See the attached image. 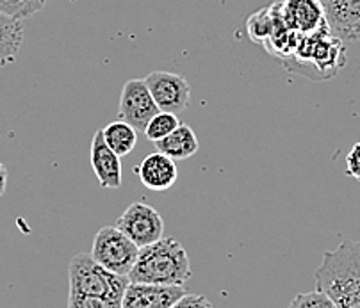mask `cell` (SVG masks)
I'll use <instances>...</instances> for the list:
<instances>
[{
    "mask_svg": "<svg viewBox=\"0 0 360 308\" xmlns=\"http://www.w3.org/2000/svg\"><path fill=\"white\" fill-rule=\"evenodd\" d=\"M116 226L131 237L139 248L159 240L165 232V221L153 207L143 202H134L116 219Z\"/></svg>",
    "mask_w": 360,
    "mask_h": 308,
    "instance_id": "obj_7",
    "label": "cell"
},
{
    "mask_svg": "<svg viewBox=\"0 0 360 308\" xmlns=\"http://www.w3.org/2000/svg\"><path fill=\"white\" fill-rule=\"evenodd\" d=\"M102 134H104L109 148L118 153L120 157L129 155L138 143V130L123 120H116V122L105 125L102 129Z\"/></svg>",
    "mask_w": 360,
    "mask_h": 308,
    "instance_id": "obj_16",
    "label": "cell"
},
{
    "mask_svg": "<svg viewBox=\"0 0 360 308\" xmlns=\"http://www.w3.org/2000/svg\"><path fill=\"white\" fill-rule=\"evenodd\" d=\"M292 308H335V304L332 303L328 296L325 293H321L319 289L312 290V293H300L296 294L295 300L291 301Z\"/></svg>",
    "mask_w": 360,
    "mask_h": 308,
    "instance_id": "obj_20",
    "label": "cell"
},
{
    "mask_svg": "<svg viewBox=\"0 0 360 308\" xmlns=\"http://www.w3.org/2000/svg\"><path fill=\"white\" fill-rule=\"evenodd\" d=\"M184 285L129 282L123 296V308H169L184 296Z\"/></svg>",
    "mask_w": 360,
    "mask_h": 308,
    "instance_id": "obj_10",
    "label": "cell"
},
{
    "mask_svg": "<svg viewBox=\"0 0 360 308\" xmlns=\"http://www.w3.org/2000/svg\"><path fill=\"white\" fill-rule=\"evenodd\" d=\"M6 186H8V169L0 162V196L6 193Z\"/></svg>",
    "mask_w": 360,
    "mask_h": 308,
    "instance_id": "obj_23",
    "label": "cell"
},
{
    "mask_svg": "<svg viewBox=\"0 0 360 308\" xmlns=\"http://www.w3.org/2000/svg\"><path fill=\"white\" fill-rule=\"evenodd\" d=\"M316 289L335 308H360V240H345L338 250L325 251L316 271Z\"/></svg>",
    "mask_w": 360,
    "mask_h": 308,
    "instance_id": "obj_2",
    "label": "cell"
},
{
    "mask_svg": "<svg viewBox=\"0 0 360 308\" xmlns=\"http://www.w3.org/2000/svg\"><path fill=\"white\" fill-rule=\"evenodd\" d=\"M276 15L298 34H314L328 29L321 0H275Z\"/></svg>",
    "mask_w": 360,
    "mask_h": 308,
    "instance_id": "obj_8",
    "label": "cell"
},
{
    "mask_svg": "<svg viewBox=\"0 0 360 308\" xmlns=\"http://www.w3.org/2000/svg\"><path fill=\"white\" fill-rule=\"evenodd\" d=\"M191 276V262L188 251L175 237H161L159 240L139 248L134 267L129 273L131 282L184 285Z\"/></svg>",
    "mask_w": 360,
    "mask_h": 308,
    "instance_id": "obj_3",
    "label": "cell"
},
{
    "mask_svg": "<svg viewBox=\"0 0 360 308\" xmlns=\"http://www.w3.org/2000/svg\"><path fill=\"white\" fill-rule=\"evenodd\" d=\"M91 167L104 189H120L122 187V160L116 152L105 143L102 129L96 130L91 139Z\"/></svg>",
    "mask_w": 360,
    "mask_h": 308,
    "instance_id": "obj_13",
    "label": "cell"
},
{
    "mask_svg": "<svg viewBox=\"0 0 360 308\" xmlns=\"http://www.w3.org/2000/svg\"><path fill=\"white\" fill-rule=\"evenodd\" d=\"M139 255V246L118 226H104L93 239L91 257L105 269L129 276Z\"/></svg>",
    "mask_w": 360,
    "mask_h": 308,
    "instance_id": "obj_5",
    "label": "cell"
},
{
    "mask_svg": "<svg viewBox=\"0 0 360 308\" xmlns=\"http://www.w3.org/2000/svg\"><path fill=\"white\" fill-rule=\"evenodd\" d=\"M158 113L159 107L145 79H131L123 84L122 95H120L118 120L132 125L138 132H145V127Z\"/></svg>",
    "mask_w": 360,
    "mask_h": 308,
    "instance_id": "obj_6",
    "label": "cell"
},
{
    "mask_svg": "<svg viewBox=\"0 0 360 308\" xmlns=\"http://www.w3.org/2000/svg\"><path fill=\"white\" fill-rule=\"evenodd\" d=\"M68 282L70 308H120L131 280L105 269L91 253H79L70 260Z\"/></svg>",
    "mask_w": 360,
    "mask_h": 308,
    "instance_id": "obj_1",
    "label": "cell"
},
{
    "mask_svg": "<svg viewBox=\"0 0 360 308\" xmlns=\"http://www.w3.org/2000/svg\"><path fill=\"white\" fill-rule=\"evenodd\" d=\"M346 175L360 182V139L349 148L346 155Z\"/></svg>",
    "mask_w": 360,
    "mask_h": 308,
    "instance_id": "obj_21",
    "label": "cell"
},
{
    "mask_svg": "<svg viewBox=\"0 0 360 308\" xmlns=\"http://www.w3.org/2000/svg\"><path fill=\"white\" fill-rule=\"evenodd\" d=\"M332 34L342 41H360V0H321Z\"/></svg>",
    "mask_w": 360,
    "mask_h": 308,
    "instance_id": "obj_11",
    "label": "cell"
},
{
    "mask_svg": "<svg viewBox=\"0 0 360 308\" xmlns=\"http://www.w3.org/2000/svg\"><path fill=\"white\" fill-rule=\"evenodd\" d=\"M23 43V20L0 11V70L13 65Z\"/></svg>",
    "mask_w": 360,
    "mask_h": 308,
    "instance_id": "obj_15",
    "label": "cell"
},
{
    "mask_svg": "<svg viewBox=\"0 0 360 308\" xmlns=\"http://www.w3.org/2000/svg\"><path fill=\"white\" fill-rule=\"evenodd\" d=\"M246 27H248L250 38L264 45L269 36L273 34V31H275V13H273L271 6L262 8L261 11H257L255 15L250 16Z\"/></svg>",
    "mask_w": 360,
    "mask_h": 308,
    "instance_id": "obj_17",
    "label": "cell"
},
{
    "mask_svg": "<svg viewBox=\"0 0 360 308\" xmlns=\"http://www.w3.org/2000/svg\"><path fill=\"white\" fill-rule=\"evenodd\" d=\"M175 307H212L211 301L207 300L205 296H202V294H196V296H193V294H188L186 293L184 296L180 297L179 301H176Z\"/></svg>",
    "mask_w": 360,
    "mask_h": 308,
    "instance_id": "obj_22",
    "label": "cell"
},
{
    "mask_svg": "<svg viewBox=\"0 0 360 308\" xmlns=\"http://www.w3.org/2000/svg\"><path fill=\"white\" fill-rule=\"evenodd\" d=\"M134 175H138L139 182L150 191H168L175 186L179 179V167L175 160L162 152H155L146 155L138 166L134 167Z\"/></svg>",
    "mask_w": 360,
    "mask_h": 308,
    "instance_id": "obj_12",
    "label": "cell"
},
{
    "mask_svg": "<svg viewBox=\"0 0 360 308\" xmlns=\"http://www.w3.org/2000/svg\"><path fill=\"white\" fill-rule=\"evenodd\" d=\"M159 110L180 113L189 105L191 86L184 75L172 72H152L145 79Z\"/></svg>",
    "mask_w": 360,
    "mask_h": 308,
    "instance_id": "obj_9",
    "label": "cell"
},
{
    "mask_svg": "<svg viewBox=\"0 0 360 308\" xmlns=\"http://www.w3.org/2000/svg\"><path fill=\"white\" fill-rule=\"evenodd\" d=\"M180 125V120L176 118L175 113H168V110H159L158 115H153L148 125L145 127V136L148 141H159L168 134H172L176 127Z\"/></svg>",
    "mask_w": 360,
    "mask_h": 308,
    "instance_id": "obj_18",
    "label": "cell"
},
{
    "mask_svg": "<svg viewBox=\"0 0 360 308\" xmlns=\"http://www.w3.org/2000/svg\"><path fill=\"white\" fill-rule=\"evenodd\" d=\"M49 0H0V11L25 20L41 11Z\"/></svg>",
    "mask_w": 360,
    "mask_h": 308,
    "instance_id": "obj_19",
    "label": "cell"
},
{
    "mask_svg": "<svg viewBox=\"0 0 360 308\" xmlns=\"http://www.w3.org/2000/svg\"><path fill=\"white\" fill-rule=\"evenodd\" d=\"M155 146H158L159 152L166 153L173 160L189 159L200 148L198 137H196L195 130L182 122H180V125L172 134H168L166 137L155 141Z\"/></svg>",
    "mask_w": 360,
    "mask_h": 308,
    "instance_id": "obj_14",
    "label": "cell"
},
{
    "mask_svg": "<svg viewBox=\"0 0 360 308\" xmlns=\"http://www.w3.org/2000/svg\"><path fill=\"white\" fill-rule=\"evenodd\" d=\"M289 72L325 80L338 75L346 65L345 41L330 29L300 36L298 45L289 58L282 59Z\"/></svg>",
    "mask_w": 360,
    "mask_h": 308,
    "instance_id": "obj_4",
    "label": "cell"
}]
</instances>
